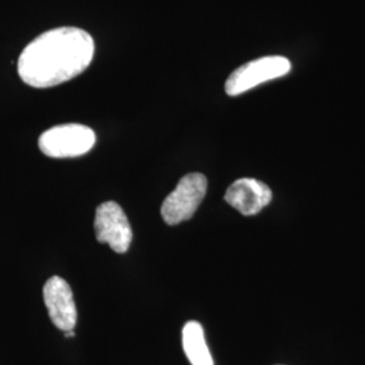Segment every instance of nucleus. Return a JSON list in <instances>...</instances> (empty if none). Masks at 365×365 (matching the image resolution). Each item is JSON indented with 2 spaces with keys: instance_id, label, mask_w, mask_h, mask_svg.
I'll use <instances>...</instances> for the list:
<instances>
[{
  "instance_id": "nucleus-1",
  "label": "nucleus",
  "mask_w": 365,
  "mask_h": 365,
  "mask_svg": "<svg viewBox=\"0 0 365 365\" xmlns=\"http://www.w3.org/2000/svg\"><path fill=\"white\" fill-rule=\"evenodd\" d=\"M95 42L78 27H58L33 39L18 60V73L34 88H51L81 75L93 58Z\"/></svg>"
},
{
  "instance_id": "nucleus-2",
  "label": "nucleus",
  "mask_w": 365,
  "mask_h": 365,
  "mask_svg": "<svg viewBox=\"0 0 365 365\" xmlns=\"http://www.w3.org/2000/svg\"><path fill=\"white\" fill-rule=\"evenodd\" d=\"M96 143L95 131L78 123H66L43 131L38 140L41 152L52 158H69L88 153Z\"/></svg>"
},
{
  "instance_id": "nucleus-3",
  "label": "nucleus",
  "mask_w": 365,
  "mask_h": 365,
  "mask_svg": "<svg viewBox=\"0 0 365 365\" xmlns=\"http://www.w3.org/2000/svg\"><path fill=\"white\" fill-rule=\"evenodd\" d=\"M207 192V179L202 173H188L178 182L175 191L165 197L161 215L170 226L188 221Z\"/></svg>"
},
{
  "instance_id": "nucleus-4",
  "label": "nucleus",
  "mask_w": 365,
  "mask_h": 365,
  "mask_svg": "<svg viewBox=\"0 0 365 365\" xmlns=\"http://www.w3.org/2000/svg\"><path fill=\"white\" fill-rule=\"evenodd\" d=\"M291 68L289 60L283 56H268L249 61L229 76L225 91L229 96H238L262 83L286 76Z\"/></svg>"
},
{
  "instance_id": "nucleus-5",
  "label": "nucleus",
  "mask_w": 365,
  "mask_h": 365,
  "mask_svg": "<svg viewBox=\"0 0 365 365\" xmlns=\"http://www.w3.org/2000/svg\"><path fill=\"white\" fill-rule=\"evenodd\" d=\"M95 235L101 244H107L117 253L130 248L133 230L122 207L115 202L102 203L95 214Z\"/></svg>"
},
{
  "instance_id": "nucleus-6",
  "label": "nucleus",
  "mask_w": 365,
  "mask_h": 365,
  "mask_svg": "<svg viewBox=\"0 0 365 365\" xmlns=\"http://www.w3.org/2000/svg\"><path fill=\"white\" fill-rule=\"evenodd\" d=\"M43 300L54 327L64 331L75 329L78 310L72 289L63 277L53 276L45 283Z\"/></svg>"
},
{
  "instance_id": "nucleus-7",
  "label": "nucleus",
  "mask_w": 365,
  "mask_h": 365,
  "mask_svg": "<svg viewBox=\"0 0 365 365\" xmlns=\"http://www.w3.org/2000/svg\"><path fill=\"white\" fill-rule=\"evenodd\" d=\"M225 200L245 217L259 214L272 200L271 188L257 179L235 180L226 191Z\"/></svg>"
},
{
  "instance_id": "nucleus-8",
  "label": "nucleus",
  "mask_w": 365,
  "mask_h": 365,
  "mask_svg": "<svg viewBox=\"0 0 365 365\" xmlns=\"http://www.w3.org/2000/svg\"><path fill=\"white\" fill-rule=\"evenodd\" d=\"M182 349L191 364L214 365L203 327L199 322L190 321L182 327Z\"/></svg>"
},
{
  "instance_id": "nucleus-9",
  "label": "nucleus",
  "mask_w": 365,
  "mask_h": 365,
  "mask_svg": "<svg viewBox=\"0 0 365 365\" xmlns=\"http://www.w3.org/2000/svg\"><path fill=\"white\" fill-rule=\"evenodd\" d=\"M66 337H75V331L73 330H69V331H66Z\"/></svg>"
}]
</instances>
